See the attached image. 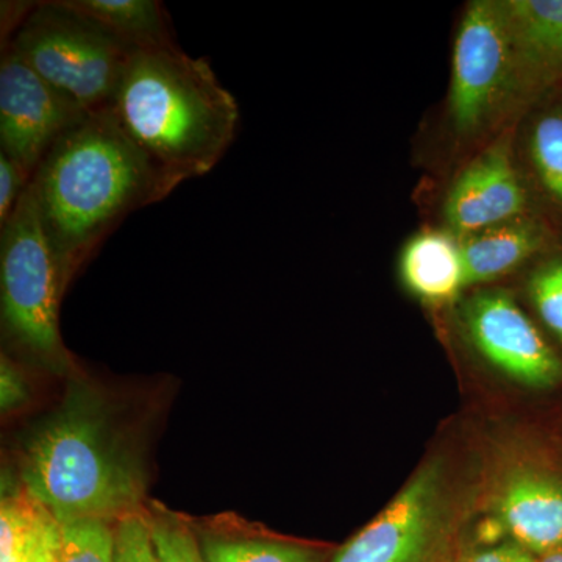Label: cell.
<instances>
[{"instance_id":"cell-1","label":"cell","mask_w":562,"mask_h":562,"mask_svg":"<svg viewBox=\"0 0 562 562\" xmlns=\"http://www.w3.org/2000/svg\"><path fill=\"white\" fill-rule=\"evenodd\" d=\"M29 184L66 284L122 220L179 187L133 143L110 109L66 133Z\"/></svg>"},{"instance_id":"cell-2","label":"cell","mask_w":562,"mask_h":562,"mask_svg":"<svg viewBox=\"0 0 562 562\" xmlns=\"http://www.w3.org/2000/svg\"><path fill=\"white\" fill-rule=\"evenodd\" d=\"M21 484L57 522H117L143 512L146 471L116 406L74 376L58 408L22 447Z\"/></svg>"},{"instance_id":"cell-3","label":"cell","mask_w":562,"mask_h":562,"mask_svg":"<svg viewBox=\"0 0 562 562\" xmlns=\"http://www.w3.org/2000/svg\"><path fill=\"white\" fill-rule=\"evenodd\" d=\"M110 111L177 184L213 171L239 125L238 102L210 63L177 44L133 50Z\"/></svg>"},{"instance_id":"cell-4","label":"cell","mask_w":562,"mask_h":562,"mask_svg":"<svg viewBox=\"0 0 562 562\" xmlns=\"http://www.w3.org/2000/svg\"><path fill=\"white\" fill-rule=\"evenodd\" d=\"M66 288L29 184L0 228L3 333L18 349L57 372L70 368L58 322Z\"/></svg>"},{"instance_id":"cell-5","label":"cell","mask_w":562,"mask_h":562,"mask_svg":"<svg viewBox=\"0 0 562 562\" xmlns=\"http://www.w3.org/2000/svg\"><path fill=\"white\" fill-rule=\"evenodd\" d=\"M7 47L88 113L110 109L133 52L66 0L35 3Z\"/></svg>"},{"instance_id":"cell-6","label":"cell","mask_w":562,"mask_h":562,"mask_svg":"<svg viewBox=\"0 0 562 562\" xmlns=\"http://www.w3.org/2000/svg\"><path fill=\"white\" fill-rule=\"evenodd\" d=\"M528 81L503 2H472L454 41L449 110L461 135L479 132Z\"/></svg>"},{"instance_id":"cell-7","label":"cell","mask_w":562,"mask_h":562,"mask_svg":"<svg viewBox=\"0 0 562 562\" xmlns=\"http://www.w3.org/2000/svg\"><path fill=\"white\" fill-rule=\"evenodd\" d=\"M452 549L446 472L431 461L328 562H441Z\"/></svg>"},{"instance_id":"cell-8","label":"cell","mask_w":562,"mask_h":562,"mask_svg":"<svg viewBox=\"0 0 562 562\" xmlns=\"http://www.w3.org/2000/svg\"><path fill=\"white\" fill-rule=\"evenodd\" d=\"M90 114L7 47L0 60V154L29 179L52 147Z\"/></svg>"},{"instance_id":"cell-9","label":"cell","mask_w":562,"mask_h":562,"mask_svg":"<svg viewBox=\"0 0 562 562\" xmlns=\"http://www.w3.org/2000/svg\"><path fill=\"white\" fill-rule=\"evenodd\" d=\"M462 316L473 346L498 371L538 390L562 382L560 357L505 292L473 295Z\"/></svg>"},{"instance_id":"cell-10","label":"cell","mask_w":562,"mask_h":562,"mask_svg":"<svg viewBox=\"0 0 562 562\" xmlns=\"http://www.w3.org/2000/svg\"><path fill=\"white\" fill-rule=\"evenodd\" d=\"M527 192L514 168L508 140L495 144L461 173L446 202V220L454 235H475L520 220Z\"/></svg>"},{"instance_id":"cell-11","label":"cell","mask_w":562,"mask_h":562,"mask_svg":"<svg viewBox=\"0 0 562 562\" xmlns=\"http://www.w3.org/2000/svg\"><path fill=\"white\" fill-rule=\"evenodd\" d=\"M497 509L509 539L536 558L562 546L561 476L539 469H516L503 480Z\"/></svg>"},{"instance_id":"cell-12","label":"cell","mask_w":562,"mask_h":562,"mask_svg":"<svg viewBox=\"0 0 562 562\" xmlns=\"http://www.w3.org/2000/svg\"><path fill=\"white\" fill-rule=\"evenodd\" d=\"M403 283L420 301L441 305L465 288L461 244L452 233L424 231L402 251Z\"/></svg>"},{"instance_id":"cell-13","label":"cell","mask_w":562,"mask_h":562,"mask_svg":"<svg viewBox=\"0 0 562 562\" xmlns=\"http://www.w3.org/2000/svg\"><path fill=\"white\" fill-rule=\"evenodd\" d=\"M528 81L562 72V0L503 2Z\"/></svg>"},{"instance_id":"cell-14","label":"cell","mask_w":562,"mask_h":562,"mask_svg":"<svg viewBox=\"0 0 562 562\" xmlns=\"http://www.w3.org/2000/svg\"><path fill=\"white\" fill-rule=\"evenodd\" d=\"M536 222L516 220L468 236L461 243L465 286L486 283L512 272L542 246Z\"/></svg>"},{"instance_id":"cell-15","label":"cell","mask_w":562,"mask_h":562,"mask_svg":"<svg viewBox=\"0 0 562 562\" xmlns=\"http://www.w3.org/2000/svg\"><path fill=\"white\" fill-rule=\"evenodd\" d=\"M132 50L173 46L168 11L157 0H66Z\"/></svg>"},{"instance_id":"cell-16","label":"cell","mask_w":562,"mask_h":562,"mask_svg":"<svg viewBox=\"0 0 562 562\" xmlns=\"http://www.w3.org/2000/svg\"><path fill=\"white\" fill-rule=\"evenodd\" d=\"M57 520L25 487L7 492L0 505V562H29Z\"/></svg>"},{"instance_id":"cell-17","label":"cell","mask_w":562,"mask_h":562,"mask_svg":"<svg viewBox=\"0 0 562 562\" xmlns=\"http://www.w3.org/2000/svg\"><path fill=\"white\" fill-rule=\"evenodd\" d=\"M209 562H324L319 550L301 543L247 536H203Z\"/></svg>"},{"instance_id":"cell-18","label":"cell","mask_w":562,"mask_h":562,"mask_svg":"<svg viewBox=\"0 0 562 562\" xmlns=\"http://www.w3.org/2000/svg\"><path fill=\"white\" fill-rule=\"evenodd\" d=\"M116 522L77 519L58 522V562H114Z\"/></svg>"},{"instance_id":"cell-19","label":"cell","mask_w":562,"mask_h":562,"mask_svg":"<svg viewBox=\"0 0 562 562\" xmlns=\"http://www.w3.org/2000/svg\"><path fill=\"white\" fill-rule=\"evenodd\" d=\"M528 149L542 187L562 206V109L546 111L536 120Z\"/></svg>"},{"instance_id":"cell-20","label":"cell","mask_w":562,"mask_h":562,"mask_svg":"<svg viewBox=\"0 0 562 562\" xmlns=\"http://www.w3.org/2000/svg\"><path fill=\"white\" fill-rule=\"evenodd\" d=\"M150 528L158 562H209L202 543L187 524L171 514H151Z\"/></svg>"},{"instance_id":"cell-21","label":"cell","mask_w":562,"mask_h":562,"mask_svg":"<svg viewBox=\"0 0 562 562\" xmlns=\"http://www.w3.org/2000/svg\"><path fill=\"white\" fill-rule=\"evenodd\" d=\"M530 294L541 319L562 341V260L547 262L535 272Z\"/></svg>"},{"instance_id":"cell-22","label":"cell","mask_w":562,"mask_h":562,"mask_svg":"<svg viewBox=\"0 0 562 562\" xmlns=\"http://www.w3.org/2000/svg\"><path fill=\"white\" fill-rule=\"evenodd\" d=\"M114 562H158L150 517L144 512L128 514L117 520Z\"/></svg>"},{"instance_id":"cell-23","label":"cell","mask_w":562,"mask_h":562,"mask_svg":"<svg viewBox=\"0 0 562 562\" xmlns=\"http://www.w3.org/2000/svg\"><path fill=\"white\" fill-rule=\"evenodd\" d=\"M31 397L27 380L20 366L3 355L0 361V408L3 414L18 412Z\"/></svg>"},{"instance_id":"cell-24","label":"cell","mask_w":562,"mask_h":562,"mask_svg":"<svg viewBox=\"0 0 562 562\" xmlns=\"http://www.w3.org/2000/svg\"><path fill=\"white\" fill-rule=\"evenodd\" d=\"M29 183L31 179L7 155L0 154V227L9 221Z\"/></svg>"},{"instance_id":"cell-25","label":"cell","mask_w":562,"mask_h":562,"mask_svg":"<svg viewBox=\"0 0 562 562\" xmlns=\"http://www.w3.org/2000/svg\"><path fill=\"white\" fill-rule=\"evenodd\" d=\"M458 562H538V558L513 539H505L495 546H484L469 553H460Z\"/></svg>"},{"instance_id":"cell-26","label":"cell","mask_w":562,"mask_h":562,"mask_svg":"<svg viewBox=\"0 0 562 562\" xmlns=\"http://www.w3.org/2000/svg\"><path fill=\"white\" fill-rule=\"evenodd\" d=\"M57 539H58V522L52 528L49 536H47L46 541L43 542V546L36 550V553L33 554L29 562H58L57 557Z\"/></svg>"},{"instance_id":"cell-27","label":"cell","mask_w":562,"mask_h":562,"mask_svg":"<svg viewBox=\"0 0 562 562\" xmlns=\"http://www.w3.org/2000/svg\"><path fill=\"white\" fill-rule=\"evenodd\" d=\"M538 562H562V546L557 547L552 552L538 558Z\"/></svg>"},{"instance_id":"cell-28","label":"cell","mask_w":562,"mask_h":562,"mask_svg":"<svg viewBox=\"0 0 562 562\" xmlns=\"http://www.w3.org/2000/svg\"><path fill=\"white\" fill-rule=\"evenodd\" d=\"M458 557H460V553H458V550L453 547V549L442 558L441 562H458Z\"/></svg>"}]
</instances>
